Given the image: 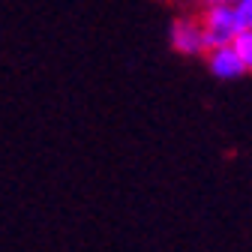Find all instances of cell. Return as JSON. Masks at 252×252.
Instances as JSON below:
<instances>
[{"label":"cell","instance_id":"5","mask_svg":"<svg viewBox=\"0 0 252 252\" xmlns=\"http://www.w3.org/2000/svg\"><path fill=\"white\" fill-rule=\"evenodd\" d=\"M204 6H219V3H225V6H231V3H237V0H201Z\"/></svg>","mask_w":252,"mask_h":252},{"label":"cell","instance_id":"3","mask_svg":"<svg viewBox=\"0 0 252 252\" xmlns=\"http://www.w3.org/2000/svg\"><path fill=\"white\" fill-rule=\"evenodd\" d=\"M204 57H207V69H210V75L219 78V81H237V78H243V75L249 72L243 63H240V57L234 54L231 45L210 48V51H204Z\"/></svg>","mask_w":252,"mask_h":252},{"label":"cell","instance_id":"4","mask_svg":"<svg viewBox=\"0 0 252 252\" xmlns=\"http://www.w3.org/2000/svg\"><path fill=\"white\" fill-rule=\"evenodd\" d=\"M231 48H234V54L240 57L243 66L252 69V30H243V33H237V36L231 39Z\"/></svg>","mask_w":252,"mask_h":252},{"label":"cell","instance_id":"1","mask_svg":"<svg viewBox=\"0 0 252 252\" xmlns=\"http://www.w3.org/2000/svg\"><path fill=\"white\" fill-rule=\"evenodd\" d=\"M201 36H204V51L219 48V45H231L237 33H243V27L237 24V15L231 6L219 3V6H204L201 15Z\"/></svg>","mask_w":252,"mask_h":252},{"label":"cell","instance_id":"2","mask_svg":"<svg viewBox=\"0 0 252 252\" xmlns=\"http://www.w3.org/2000/svg\"><path fill=\"white\" fill-rule=\"evenodd\" d=\"M171 48L183 57H201L204 54L201 24L192 21V18H177L171 24Z\"/></svg>","mask_w":252,"mask_h":252}]
</instances>
